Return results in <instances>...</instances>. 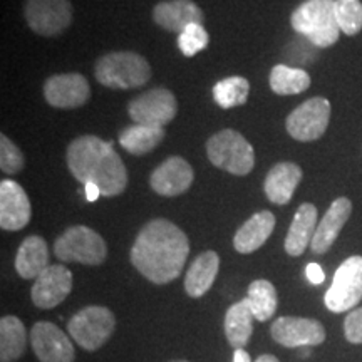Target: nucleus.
I'll use <instances>...</instances> for the list:
<instances>
[{"label":"nucleus","mask_w":362,"mask_h":362,"mask_svg":"<svg viewBox=\"0 0 362 362\" xmlns=\"http://www.w3.org/2000/svg\"><path fill=\"white\" fill-rule=\"evenodd\" d=\"M188 253L187 233L170 220L156 218L148 221L138 233L129 259L149 282L165 285L180 277Z\"/></svg>","instance_id":"f257e3e1"},{"label":"nucleus","mask_w":362,"mask_h":362,"mask_svg":"<svg viewBox=\"0 0 362 362\" xmlns=\"http://www.w3.org/2000/svg\"><path fill=\"white\" fill-rule=\"evenodd\" d=\"M336 19L341 33L359 34L362 30V4L359 0H336Z\"/></svg>","instance_id":"7c9ffc66"},{"label":"nucleus","mask_w":362,"mask_h":362,"mask_svg":"<svg viewBox=\"0 0 362 362\" xmlns=\"http://www.w3.org/2000/svg\"><path fill=\"white\" fill-rule=\"evenodd\" d=\"M220 269V257L214 250L203 252L189 265L185 277V291L189 297L198 298L210 291Z\"/></svg>","instance_id":"5701e85b"},{"label":"nucleus","mask_w":362,"mask_h":362,"mask_svg":"<svg viewBox=\"0 0 362 362\" xmlns=\"http://www.w3.org/2000/svg\"><path fill=\"white\" fill-rule=\"evenodd\" d=\"M90 88L88 79L79 72L56 74L44 83V98L52 107L74 110L88 103Z\"/></svg>","instance_id":"ddd939ff"},{"label":"nucleus","mask_w":362,"mask_h":362,"mask_svg":"<svg viewBox=\"0 0 362 362\" xmlns=\"http://www.w3.org/2000/svg\"><path fill=\"white\" fill-rule=\"evenodd\" d=\"M165 138V128L161 126L133 124L119 133V144L134 156H143L153 151Z\"/></svg>","instance_id":"a878e982"},{"label":"nucleus","mask_w":362,"mask_h":362,"mask_svg":"<svg viewBox=\"0 0 362 362\" xmlns=\"http://www.w3.org/2000/svg\"><path fill=\"white\" fill-rule=\"evenodd\" d=\"M305 277L312 285H320V284H324L325 274H324L322 267H320L319 264H309L305 267Z\"/></svg>","instance_id":"f704fd0d"},{"label":"nucleus","mask_w":362,"mask_h":362,"mask_svg":"<svg viewBox=\"0 0 362 362\" xmlns=\"http://www.w3.org/2000/svg\"><path fill=\"white\" fill-rule=\"evenodd\" d=\"M351 214L352 203L349 198L341 197L334 200L332 205L329 206L327 214L324 215V218L317 225L315 235L310 243V250L317 253V255H322V253L327 252L337 240L339 233H341L344 225L347 223Z\"/></svg>","instance_id":"a211bd4d"},{"label":"nucleus","mask_w":362,"mask_h":362,"mask_svg":"<svg viewBox=\"0 0 362 362\" xmlns=\"http://www.w3.org/2000/svg\"><path fill=\"white\" fill-rule=\"evenodd\" d=\"M253 317L247 298L237 302L225 314V336L230 346L235 349H243L252 337Z\"/></svg>","instance_id":"393cba45"},{"label":"nucleus","mask_w":362,"mask_h":362,"mask_svg":"<svg viewBox=\"0 0 362 362\" xmlns=\"http://www.w3.org/2000/svg\"><path fill=\"white\" fill-rule=\"evenodd\" d=\"M30 202L17 181H0V226L7 232H17L30 220Z\"/></svg>","instance_id":"dca6fc26"},{"label":"nucleus","mask_w":362,"mask_h":362,"mask_svg":"<svg viewBox=\"0 0 362 362\" xmlns=\"http://www.w3.org/2000/svg\"><path fill=\"white\" fill-rule=\"evenodd\" d=\"M27 334L21 319L6 315L0 319V361L16 362L25 352Z\"/></svg>","instance_id":"bb28decb"},{"label":"nucleus","mask_w":362,"mask_h":362,"mask_svg":"<svg viewBox=\"0 0 362 362\" xmlns=\"http://www.w3.org/2000/svg\"><path fill=\"white\" fill-rule=\"evenodd\" d=\"M248 94H250V83L242 76L226 78L216 83L214 88L215 103L223 110H232V107L245 104Z\"/></svg>","instance_id":"c756f323"},{"label":"nucleus","mask_w":362,"mask_h":362,"mask_svg":"<svg viewBox=\"0 0 362 362\" xmlns=\"http://www.w3.org/2000/svg\"><path fill=\"white\" fill-rule=\"evenodd\" d=\"M317 230V208L312 203L298 206L293 216L287 238H285V252L292 257H300L305 248L312 243Z\"/></svg>","instance_id":"4be33fe9"},{"label":"nucleus","mask_w":362,"mask_h":362,"mask_svg":"<svg viewBox=\"0 0 362 362\" xmlns=\"http://www.w3.org/2000/svg\"><path fill=\"white\" fill-rule=\"evenodd\" d=\"M297 34L304 35L315 47H330L341 37L336 19V0H305L291 17Z\"/></svg>","instance_id":"7ed1b4c3"},{"label":"nucleus","mask_w":362,"mask_h":362,"mask_svg":"<svg viewBox=\"0 0 362 362\" xmlns=\"http://www.w3.org/2000/svg\"><path fill=\"white\" fill-rule=\"evenodd\" d=\"M116 329L115 314L103 305H89L79 310L67 324L71 337L84 351H98Z\"/></svg>","instance_id":"0eeeda50"},{"label":"nucleus","mask_w":362,"mask_h":362,"mask_svg":"<svg viewBox=\"0 0 362 362\" xmlns=\"http://www.w3.org/2000/svg\"><path fill=\"white\" fill-rule=\"evenodd\" d=\"M210 44V35L203 24H192L178 35V47L183 56L193 57Z\"/></svg>","instance_id":"2f4dec72"},{"label":"nucleus","mask_w":362,"mask_h":362,"mask_svg":"<svg viewBox=\"0 0 362 362\" xmlns=\"http://www.w3.org/2000/svg\"><path fill=\"white\" fill-rule=\"evenodd\" d=\"M255 362H280L277 357L275 356H270V354H264V356H260L259 359H257Z\"/></svg>","instance_id":"4c0bfd02"},{"label":"nucleus","mask_w":362,"mask_h":362,"mask_svg":"<svg viewBox=\"0 0 362 362\" xmlns=\"http://www.w3.org/2000/svg\"><path fill=\"white\" fill-rule=\"evenodd\" d=\"M206 155L216 168L237 176H245L255 166L252 144L235 129H221L208 139Z\"/></svg>","instance_id":"39448f33"},{"label":"nucleus","mask_w":362,"mask_h":362,"mask_svg":"<svg viewBox=\"0 0 362 362\" xmlns=\"http://www.w3.org/2000/svg\"><path fill=\"white\" fill-rule=\"evenodd\" d=\"M173 362H188V361H173Z\"/></svg>","instance_id":"58836bf2"},{"label":"nucleus","mask_w":362,"mask_h":362,"mask_svg":"<svg viewBox=\"0 0 362 362\" xmlns=\"http://www.w3.org/2000/svg\"><path fill=\"white\" fill-rule=\"evenodd\" d=\"M270 334L284 347H312L325 341L324 325L305 317H279L272 324Z\"/></svg>","instance_id":"f8f14e48"},{"label":"nucleus","mask_w":362,"mask_h":362,"mask_svg":"<svg viewBox=\"0 0 362 362\" xmlns=\"http://www.w3.org/2000/svg\"><path fill=\"white\" fill-rule=\"evenodd\" d=\"M24 16L35 34L54 37L71 25L72 7L69 0H25Z\"/></svg>","instance_id":"9d476101"},{"label":"nucleus","mask_w":362,"mask_h":362,"mask_svg":"<svg viewBox=\"0 0 362 362\" xmlns=\"http://www.w3.org/2000/svg\"><path fill=\"white\" fill-rule=\"evenodd\" d=\"M153 21L163 29L180 35L188 25L203 24V12L193 0H170L155 6Z\"/></svg>","instance_id":"6ab92c4d"},{"label":"nucleus","mask_w":362,"mask_h":362,"mask_svg":"<svg viewBox=\"0 0 362 362\" xmlns=\"http://www.w3.org/2000/svg\"><path fill=\"white\" fill-rule=\"evenodd\" d=\"M310 76L304 69L285 64L275 66L270 72V88L280 96H292L309 89Z\"/></svg>","instance_id":"c85d7f7f"},{"label":"nucleus","mask_w":362,"mask_h":362,"mask_svg":"<svg viewBox=\"0 0 362 362\" xmlns=\"http://www.w3.org/2000/svg\"><path fill=\"white\" fill-rule=\"evenodd\" d=\"M49 267L47 243L39 235H30L21 243L16 257V270L22 279H37Z\"/></svg>","instance_id":"b1692460"},{"label":"nucleus","mask_w":362,"mask_h":362,"mask_svg":"<svg viewBox=\"0 0 362 362\" xmlns=\"http://www.w3.org/2000/svg\"><path fill=\"white\" fill-rule=\"evenodd\" d=\"M362 300V257H349L336 270L332 285L325 292V307L334 314L351 310Z\"/></svg>","instance_id":"6e6552de"},{"label":"nucleus","mask_w":362,"mask_h":362,"mask_svg":"<svg viewBox=\"0 0 362 362\" xmlns=\"http://www.w3.org/2000/svg\"><path fill=\"white\" fill-rule=\"evenodd\" d=\"M329 121L330 103L325 98H312L288 115L285 126L293 139L310 143L325 133Z\"/></svg>","instance_id":"1a4fd4ad"},{"label":"nucleus","mask_w":362,"mask_h":362,"mask_svg":"<svg viewBox=\"0 0 362 362\" xmlns=\"http://www.w3.org/2000/svg\"><path fill=\"white\" fill-rule=\"evenodd\" d=\"M344 334L352 344H362V307L352 310L344 322Z\"/></svg>","instance_id":"72a5a7b5"},{"label":"nucleus","mask_w":362,"mask_h":362,"mask_svg":"<svg viewBox=\"0 0 362 362\" xmlns=\"http://www.w3.org/2000/svg\"><path fill=\"white\" fill-rule=\"evenodd\" d=\"M67 166L81 183H94L103 197H117L128 187V171L111 143L98 136H81L67 148Z\"/></svg>","instance_id":"f03ea898"},{"label":"nucleus","mask_w":362,"mask_h":362,"mask_svg":"<svg viewBox=\"0 0 362 362\" xmlns=\"http://www.w3.org/2000/svg\"><path fill=\"white\" fill-rule=\"evenodd\" d=\"M72 291V274L64 265H49L34 280L30 298L39 309H54L64 302Z\"/></svg>","instance_id":"4468645a"},{"label":"nucleus","mask_w":362,"mask_h":362,"mask_svg":"<svg viewBox=\"0 0 362 362\" xmlns=\"http://www.w3.org/2000/svg\"><path fill=\"white\" fill-rule=\"evenodd\" d=\"M302 181V170L296 163H279L267 175L264 189L267 198L275 205H287Z\"/></svg>","instance_id":"aec40b11"},{"label":"nucleus","mask_w":362,"mask_h":362,"mask_svg":"<svg viewBox=\"0 0 362 362\" xmlns=\"http://www.w3.org/2000/svg\"><path fill=\"white\" fill-rule=\"evenodd\" d=\"M128 112L136 124L165 128L175 119L176 112H178V103H176L175 94L171 90L166 88H156L134 98L129 103Z\"/></svg>","instance_id":"9b49d317"},{"label":"nucleus","mask_w":362,"mask_h":362,"mask_svg":"<svg viewBox=\"0 0 362 362\" xmlns=\"http://www.w3.org/2000/svg\"><path fill=\"white\" fill-rule=\"evenodd\" d=\"M233 362H252L250 354L245 349H235Z\"/></svg>","instance_id":"e433bc0d"},{"label":"nucleus","mask_w":362,"mask_h":362,"mask_svg":"<svg viewBox=\"0 0 362 362\" xmlns=\"http://www.w3.org/2000/svg\"><path fill=\"white\" fill-rule=\"evenodd\" d=\"M54 255L61 262H78L84 265H101L107 257L104 238L93 228L76 225L67 228L54 243Z\"/></svg>","instance_id":"423d86ee"},{"label":"nucleus","mask_w":362,"mask_h":362,"mask_svg":"<svg viewBox=\"0 0 362 362\" xmlns=\"http://www.w3.org/2000/svg\"><path fill=\"white\" fill-rule=\"evenodd\" d=\"M275 228V216L272 211H259L238 228L233 237V247L238 253H253L264 245Z\"/></svg>","instance_id":"412c9836"},{"label":"nucleus","mask_w":362,"mask_h":362,"mask_svg":"<svg viewBox=\"0 0 362 362\" xmlns=\"http://www.w3.org/2000/svg\"><path fill=\"white\" fill-rule=\"evenodd\" d=\"M193 168L187 160L180 156H171L163 161L149 176V185L153 192L161 197H178L192 187Z\"/></svg>","instance_id":"f3484780"},{"label":"nucleus","mask_w":362,"mask_h":362,"mask_svg":"<svg viewBox=\"0 0 362 362\" xmlns=\"http://www.w3.org/2000/svg\"><path fill=\"white\" fill-rule=\"evenodd\" d=\"M84 193H86V200L88 202H96L99 197H103L101 189H99L98 185H94V183L84 185Z\"/></svg>","instance_id":"c9c22d12"},{"label":"nucleus","mask_w":362,"mask_h":362,"mask_svg":"<svg viewBox=\"0 0 362 362\" xmlns=\"http://www.w3.org/2000/svg\"><path fill=\"white\" fill-rule=\"evenodd\" d=\"M245 298L248 305H250V310L253 317H255V320H260V322L269 320L275 314V310H277V291H275V287L269 280H253L250 287H248Z\"/></svg>","instance_id":"cd10ccee"},{"label":"nucleus","mask_w":362,"mask_h":362,"mask_svg":"<svg viewBox=\"0 0 362 362\" xmlns=\"http://www.w3.org/2000/svg\"><path fill=\"white\" fill-rule=\"evenodd\" d=\"M94 74L99 84L110 89H133L151 79V67L136 52H111L96 62Z\"/></svg>","instance_id":"20e7f679"},{"label":"nucleus","mask_w":362,"mask_h":362,"mask_svg":"<svg viewBox=\"0 0 362 362\" xmlns=\"http://www.w3.org/2000/svg\"><path fill=\"white\" fill-rule=\"evenodd\" d=\"M30 342L40 362H74V346L56 324H34L30 330Z\"/></svg>","instance_id":"2eb2a0df"},{"label":"nucleus","mask_w":362,"mask_h":362,"mask_svg":"<svg viewBox=\"0 0 362 362\" xmlns=\"http://www.w3.org/2000/svg\"><path fill=\"white\" fill-rule=\"evenodd\" d=\"M24 168V155L6 134L0 136V170L7 175H16Z\"/></svg>","instance_id":"473e14b6"}]
</instances>
